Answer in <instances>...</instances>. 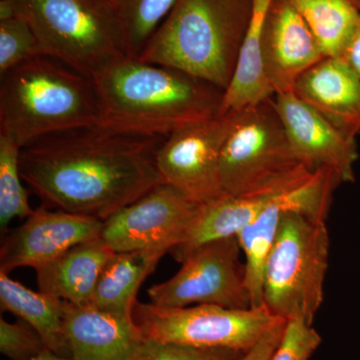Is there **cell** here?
I'll use <instances>...</instances> for the list:
<instances>
[{
	"mask_svg": "<svg viewBox=\"0 0 360 360\" xmlns=\"http://www.w3.org/2000/svg\"><path fill=\"white\" fill-rule=\"evenodd\" d=\"M329 248L326 217L285 210L265 260L262 307L285 321L314 323L323 302Z\"/></svg>",
	"mask_w": 360,
	"mask_h": 360,
	"instance_id": "obj_6",
	"label": "cell"
},
{
	"mask_svg": "<svg viewBox=\"0 0 360 360\" xmlns=\"http://www.w3.org/2000/svg\"><path fill=\"white\" fill-rule=\"evenodd\" d=\"M286 321L274 326L251 349L248 350L236 360H269L283 336Z\"/></svg>",
	"mask_w": 360,
	"mask_h": 360,
	"instance_id": "obj_29",
	"label": "cell"
},
{
	"mask_svg": "<svg viewBox=\"0 0 360 360\" xmlns=\"http://www.w3.org/2000/svg\"><path fill=\"white\" fill-rule=\"evenodd\" d=\"M30 360H72L70 357L60 356V355L54 354L49 349L45 350L39 356L34 357V359Z\"/></svg>",
	"mask_w": 360,
	"mask_h": 360,
	"instance_id": "obj_32",
	"label": "cell"
},
{
	"mask_svg": "<svg viewBox=\"0 0 360 360\" xmlns=\"http://www.w3.org/2000/svg\"><path fill=\"white\" fill-rule=\"evenodd\" d=\"M341 181L333 172L319 170L309 181L281 194L238 236L245 255L246 281L251 309L262 307V279L265 260L276 238L283 212L288 210L328 217L335 189Z\"/></svg>",
	"mask_w": 360,
	"mask_h": 360,
	"instance_id": "obj_13",
	"label": "cell"
},
{
	"mask_svg": "<svg viewBox=\"0 0 360 360\" xmlns=\"http://www.w3.org/2000/svg\"><path fill=\"white\" fill-rule=\"evenodd\" d=\"M41 336L27 322H11L0 319V352L11 360H30L45 350Z\"/></svg>",
	"mask_w": 360,
	"mask_h": 360,
	"instance_id": "obj_27",
	"label": "cell"
},
{
	"mask_svg": "<svg viewBox=\"0 0 360 360\" xmlns=\"http://www.w3.org/2000/svg\"><path fill=\"white\" fill-rule=\"evenodd\" d=\"M101 117L116 131L167 137L220 113L224 90L168 66L118 56L92 75Z\"/></svg>",
	"mask_w": 360,
	"mask_h": 360,
	"instance_id": "obj_2",
	"label": "cell"
},
{
	"mask_svg": "<svg viewBox=\"0 0 360 360\" xmlns=\"http://www.w3.org/2000/svg\"><path fill=\"white\" fill-rule=\"evenodd\" d=\"M260 49L264 77L274 96L292 91L298 77L326 58L291 0H272Z\"/></svg>",
	"mask_w": 360,
	"mask_h": 360,
	"instance_id": "obj_15",
	"label": "cell"
},
{
	"mask_svg": "<svg viewBox=\"0 0 360 360\" xmlns=\"http://www.w3.org/2000/svg\"><path fill=\"white\" fill-rule=\"evenodd\" d=\"M165 139L99 124L59 132L21 148V176L46 207L104 221L162 182Z\"/></svg>",
	"mask_w": 360,
	"mask_h": 360,
	"instance_id": "obj_1",
	"label": "cell"
},
{
	"mask_svg": "<svg viewBox=\"0 0 360 360\" xmlns=\"http://www.w3.org/2000/svg\"><path fill=\"white\" fill-rule=\"evenodd\" d=\"M41 54L39 40L23 18L0 20V75Z\"/></svg>",
	"mask_w": 360,
	"mask_h": 360,
	"instance_id": "obj_25",
	"label": "cell"
},
{
	"mask_svg": "<svg viewBox=\"0 0 360 360\" xmlns=\"http://www.w3.org/2000/svg\"><path fill=\"white\" fill-rule=\"evenodd\" d=\"M234 115L236 111L219 115L165 137L155 158L162 182L176 187L198 205L224 196L220 156Z\"/></svg>",
	"mask_w": 360,
	"mask_h": 360,
	"instance_id": "obj_11",
	"label": "cell"
},
{
	"mask_svg": "<svg viewBox=\"0 0 360 360\" xmlns=\"http://www.w3.org/2000/svg\"><path fill=\"white\" fill-rule=\"evenodd\" d=\"M45 56L92 77L127 54L111 0H13Z\"/></svg>",
	"mask_w": 360,
	"mask_h": 360,
	"instance_id": "obj_7",
	"label": "cell"
},
{
	"mask_svg": "<svg viewBox=\"0 0 360 360\" xmlns=\"http://www.w3.org/2000/svg\"><path fill=\"white\" fill-rule=\"evenodd\" d=\"M238 236L215 239L191 251L172 278L150 286L151 303L165 309L191 304L251 309L245 262Z\"/></svg>",
	"mask_w": 360,
	"mask_h": 360,
	"instance_id": "obj_9",
	"label": "cell"
},
{
	"mask_svg": "<svg viewBox=\"0 0 360 360\" xmlns=\"http://www.w3.org/2000/svg\"><path fill=\"white\" fill-rule=\"evenodd\" d=\"M0 303L2 310L18 315L34 328L51 352L70 357L63 326V300L35 292L0 271Z\"/></svg>",
	"mask_w": 360,
	"mask_h": 360,
	"instance_id": "obj_21",
	"label": "cell"
},
{
	"mask_svg": "<svg viewBox=\"0 0 360 360\" xmlns=\"http://www.w3.org/2000/svg\"><path fill=\"white\" fill-rule=\"evenodd\" d=\"M132 317L144 340L198 348L246 352L277 324L285 321L264 307L233 309L196 304L165 309L135 302Z\"/></svg>",
	"mask_w": 360,
	"mask_h": 360,
	"instance_id": "obj_8",
	"label": "cell"
},
{
	"mask_svg": "<svg viewBox=\"0 0 360 360\" xmlns=\"http://www.w3.org/2000/svg\"><path fill=\"white\" fill-rule=\"evenodd\" d=\"M322 342L321 335L312 324L286 321L283 336L269 360H310Z\"/></svg>",
	"mask_w": 360,
	"mask_h": 360,
	"instance_id": "obj_28",
	"label": "cell"
},
{
	"mask_svg": "<svg viewBox=\"0 0 360 360\" xmlns=\"http://www.w3.org/2000/svg\"><path fill=\"white\" fill-rule=\"evenodd\" d=\"M63 326L72 360H127L144 341L134 317L91 304L63 302Z\"/></svg>",
	"mask_w": 360,
	"mask_h": 360,
	"instance_id": "obj_16",
	"label": "cell"
},
{
	"mask_svg": "<svg viewBox=\"0 0 360 360\" xmlns=\"http://www.w3.org/2000/svg\"><path fill=\"white\" fill-rule=\"evenodd\" d=\"M272 0H252L250 22L236 72L224 91L219 115L240 110L274 96L264 77L262 59V32Z\"/></svg>",
	"mask_w": 360,
	"mask_h": 360,
	"instance_id": "obj_20",
	"label": "cell"
},
{
	"mask_svg": "<svg viewBox=\"0 0 360 360\" xmlns=\"http://www.w3.org/2000/svg\"><path fill=\"white\" fill-rule=\"evenodd\" d=\"M274 103L293 150L310 170L333 172L341 184L354 182L356 141L345 136L292 91L276 94Z\"/></svg>",
	"mask_w": 360,
	"mask_h": 360,
	"instance_id": "obj_14",
	"label": "cell"
},
{
	"mask_svg": "<svg viewBox=\"0 0 360 360\" xmlns=\"http://www.w3.org/2000/svg\"><path fill=\"white\" fill-rule=\"evenodd\" d=\"M103 221L42 205L7 234L0 250V271L47 264L73 246L101 238Z\"/></svg>",
	"mask_w": 360,
	"mask_h": 360,
	"instance_id": "obj_12",
	"label": "cell"
},
{
	"mask_svg": "<svg viewBox=\"0 0 360 360\" xmlns=\"http://www.w3.org/2000/svg\"><path fill=\"white\" fill-rule=\"evenodd\" d=\"M338 58L342 59L360 80V25Z\"/></svg>",
	"mask_w": 360,
	"mask_h": 360,
	"instance_id": "obj_30",
	"label": "cell"
},
{
	"mask_svg": "<svg viewBox=\"0 0 360 360\" xmlns=\"http://www.w3.org/2000/svg\"><path fill=\"white\" fill-rule=\"evenodd\" d=\"M115 251L97 238L73 246L35 269L39 291L75 304H89L106 262Z\"/></svg>",
	"mask_w": 360,
	"mask_h": 360,
	"instance_id": "obj_18",
	"label": "cell"
},
{
	"mask_svg": "<svg viewBox=\"0 0 360 360\" xmlns=\"http://www.w3.org/2000/svg\"><path fill=\"white\" fill-rule=\"evenodd\" d=\"M0 77V134L13 137L21 148L101 123L94 79L58 59L41 54Z\"/></svg>",
	"mask_w": 360,
	"mask_h": 360,
	"instance_id": "obj_3",
	"label": "cell"
},
{
	"mask_svg": "<svg viewBox=\"0 0 360 360\" xmlns=\"http://www.w3.org/2000/svg\"><path fill=\"white\" fill-rule=\"evenodd\" d=\"M316 172L293 150L274 96L236 111L220 156L224 195L286 193L309 181Z\"/></svg>",
	"mask_w": 360,
	"mask_h": 360,
	"instance_id": "obj_5",
	"label": "cell"
},
{
	"mask_svg": "<svg viewBox=\"0 0 360 360\" xmlns=\"http://www.w3.org/2000/svg\"><path fill=\"white\" fill-rule=\"evenodd\" d=\"M21 146L13 137L0 134V227L6 232L11 220L33 212L27 191L21 184Z\"/></svg>",
	"mask_w": 360,
	"mask_h": 360,
	"instance_id": "obj_24",
	"label": "cell"
},
{
	"mask_svg": "<svg viewBox=\"0 0 360 360\" xmlns=\"http://www.w3.org/2000/svg\"><path fill=\"white\" fill-rule=\"evenodd\" d=\"M167 253V250L158 248L113 253L101 271L89 304L132 317L141 284Z\"/></svg>",
	"mask_w": 360,
	"mask_h": 360,
	"instance_id": "obj_19",
	"label": "cell"
},
{
	"mask_svg": "<svg viewBox=\"0 0 360 360\" xmlns=\"http://www.w3.org/2000/svg\"><path fill=\"white\" fill-rule=\"evenodd\" d=\"M252 0H176L137 58L226 90L236 72Z\"/></svg>",
	"mask_w": 360,
	"mask_h": 360,
	"instance_id": "obj_4",
	"label": "cell"
},
{
	"mask_svg": "<svg viewBox=\"0 0 360 360\" xmlns=\"http://www.w3.org/2000/svg\"><path fill=\"white\" fill-rule=\"evenodd\" d=\"M324 56L340 58L360 25L355 0H291Z\"/></svg>",
	"mask_w": 360,
	"mask_h": 360,
	"instance_id": "obj_22",
	"label": "cell"
},
{
	"mask_svg": "<svg viewBox=\"0 0 360 360\" xmlns=\"http://www.w3.org/2000/svg\"><path fill=\"white\" fill-rule=\"evenodd\" d=\"M18 14L13 0H0V20H9Z\"/></svg>",
	"mask_w": 360,
	"mask_h": 360,
	"instance_id": "obj_31",
	"label": "cell"
},
{
	"mask_svg": "<svg viewBox=\"0 0 360 360\" xmlns=\"http://www.w3.org/2000/svg\"><path fill=\"white\" fill-rule=\"evenodd\" d=\"M293 94L348 139L360 134V80L338 58H322L296 80Z\"/></svg>",
	"mask_w": 360,
	"mask_h": 360,
	"instance_id": "obj_17",
	"label": "cell"
},
{
	"mask_svg": "<svg viewBox=\"0 0 360 360\" xmlns=\"http://www.w3.org/2000/svg\"><path fill=\"white\" fill-rule=\"evenodd\" d=\"M200 205L160 182L104 220L101 238L115 252L158 248L169 253L186 238Z\"/></svg>",
	"mask_w": 360,
	"mask_h": 360,
	"instance_id": "obj_10",
	"label": "cell"
},
{
	"mask_svg": "<svg viewBox=\"0 0 360 360\" xmlns=\"http://www.w3.org/2000/svg\"><path fill=\"white\" fill-rule=\"evenodd\" d=\"M124 39L127 56H137L176 0H111Z\"/></svg>",
	"mask_w": 360,
	"mask_h": 360,
	"instance_id": "obj_23",
	"label": "cell"
},
{
	"mask_svg": "<svg viewBox=\"0 0 360 360\" xmlns=\"http://www.w3.org/2000/svg\"><path fill=\"white\" fill-rule=\"evenodd\" d=\"M355 1H356L357 6H359L360 9V0H355Z\"/></svg>",
	"mask_w": 360,
	"mask_h": 360,
	"instance_id": "obj_33",
	"label": "cell"
},
{
	"mask_svg": "<svg viewBox=\"0 0 360 360\" xmlns=\"http://www.w3.org/2000/svg\"><path fill=\"white\" fill-rule=\"evenodd\" d=\"M245 352L144 340L127 360H236Z\"/></svg>",
	"mask_w": 360,
	"mask_h": 360,
	"instance_id": "obj_26",
	"label": "cell"
}]
</instances>
